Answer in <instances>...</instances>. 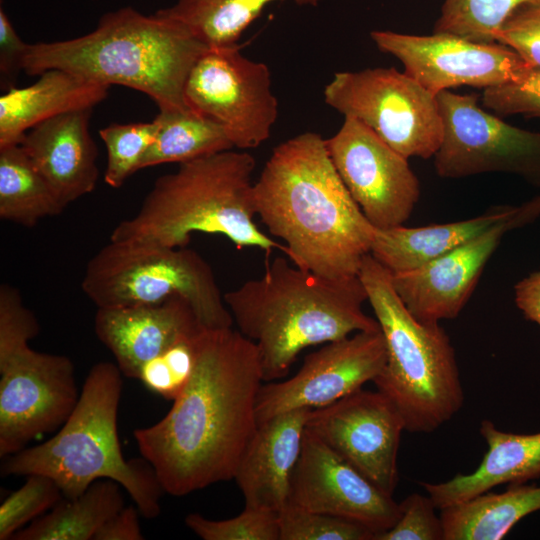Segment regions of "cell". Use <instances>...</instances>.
Masks as SVG:
<instances>
[{"mask_svg":"<svg viewBox=\"0 0 540 540\" xmlns=\"http://www.w3.org/2000/svg\"><path fill=\"white\" fill-rule=\"evenodd\" d=\"M184 96L190 109L220 124L239 149L265 142L278 117L268 66L243 56L238 43L209 47L193 65Z\"/></svg>","mask_w":540,"mask_h":540,"instance_id":"obj_11","label":"cell"},{"mask_svg":"<svg viewBox=\"0 0 540 540\" xmlns=\"http://www.w3.org/2000/svg\"><path fill=\"white\" fill-rule=\"evenodd\" d=\"M154 119L157 134L139 170L163 163L180 164L234 147L220 124L193 110H159Z\"/></svg>","mask_w":540,"mask_h":540,"instance_id":"obj_27","label":"cell"},{"mask_svg":"<svg viewBox=\"0 0 540 540\" xmlns=\"http://www.w3.org/2000/svg\"><path fill=\"white\" fill-rule=\"evenodd\" d=\"M185 524L203 540H279L278 513L266 509L244 507L238 516L224 520L191 513Z\"/></svg>","mask_w":540,"mask_h":540,"instance_id":"obj_35","label":"cell"},{"mask_svg":"<svg viewBox=\"0 0 540 540\" xmlns=\"http://www.w3.org/2000/svg\"><path fill=\"white\" fill-rule=\"evenodd\" d=\"M327 105L372 130L406 157H434L443 137L437 95L394 67L338 72L324 88Z\"/></svg>","mask_w":540,"mask_h":540,"instance_id":"obj_9","label":"cell"},{"mask_svg":"<svg viewBox=\"0 0 540 540\" xmlns=\"http://www.w3.org/2000/svg\"><path fill=\"white\" fill-rule=\"evenodd\" d=\"M532 0H443L433 33L492 44L508 17Z\"/></svg>","mask_w":540,"mask_h":540,"instance_id":"obj_30","label":"cell"},{"mask_svg":"<svg viewBox=\"0 0 540 540\" xmlns=\"http://www.w3.org/2000/svg\"><path fill=\"white\" fill-rule=\"evenodd\" d=\"M58 484L48 476L31 474L0 505V540L12 539L23 527L51 510L62 498Z\"/></svg>","mask_w":540,"mask_h":540,"instance_id":"obj_32","label":"cell"},{"mask_svg":"<svg viewBox=\"0 0 540 540\" xmlns=\"http://www.w3.org/2000/svg\"><path fill=\"white\" fill-rule=\"evenodd\" d=\"M204 328L188 302L172 296L162 303L97 308L94 330L128 378H138L143 364Z\"/></svg>","mask_w":540,"mask_h":540,"instance_id":"obj_19","label":"cell"},{"mask_svg":"<svg viewBox=\"0 0 540 540\" xmlns=\"http://www.w3.org/2000/svg\"><path fill=\"white\" fill-rule=\"evenodd\" d=\"M255 166L250 153L232 150L180 163L154 182L138 212L117 224L110 240L183 248L192 233L202 232L223 235L237 248L285 252L254 222Z\"/></svg>","mask_w":540,"mask_h":540,"instance_id":"obj_5","label":"cell"},{"mask_svg":"<svg viewBox=\"0 0 540 540\" xmlns=\"http://www.w3.org/2000/svg\"><path fill=\"white\" fill-rule=\"evenodd\" d=\"M256 344L240 331L204 329L192 376L168 413L134 430L164 492L181 497L232 480L258 422L263 382Z\"/></svg>","mask_w":540,"mask_h":540,"instance_id":"obj_1","label":"cell"},{"mask_svg":"<svg viewBox=\"0 0 540 540\" xmlns=\"http://www.w3.org/2000/svg\"><path fill=\"white\" fill-rule=\"evenodd\" d=\"M200 333L177 342L147 361L141 367L137 379L150 392L166 400L174 401L192 376L196 362L197 339Z\"/></svg>","mask_w":540,"mask_h":540,"instance_id":"obj_33","label":"cell"},{"mask_svg":"<svg viewBox=\"0 0 540 540\" xmlns=\"http://www.w3.org/2000/svg\"><path fill=\"white\" fill-rule=\"evenodd\" d=\"M92 109L60 114L31 128L19 144L66 208L97 183V146L89 133Z\"/></svg>","mask_w":540,"mask_h":540,"instance_id":"obj_20","label":"cell"},{"mask_svg":"<svg viewBox=\"0 0 540 540\" xmlns=\"http://www.w3.org/2000/svg\"><path fill=\"white\" fill-rule=\"evenodd\" d=\"M515 206H497L466 220L420 227L375 228L370 254L392 274L410 271L466 244L511 217Z\"/></svg>","mask_w":540,"mask_h":540,"instance_id":"obj_24","label":"cell"},{"mask_svg":"<svg viewBox=\"0 0 540 540\" xmlns=\"http://www.w3.org/2000/svg\"><path fill=\"white\" fill-rule=\"evenodd\" d=\"M386 344L387 359L372 381L400 413L405 430L431 433L464 404L455 350L439 323L418 320L394 290L391 272L370 253L359 272Z\"/></svg>","mask_w":540,"mask_h":540,"instance_id":"obj_7","label":"cell"},{"mask_svg":"<svg viewBox=\"0 0 540 540\" xmlns=\"http://www.w3.org/2000/svg\"><path fill=\"white\" fill-rule=\"evenodd\" d=\"M28 44L15 31L7 14L0 8V84L3 91L15 87Z\"/></svg>","mask_w":540,"mask_h":540,"instance_id":"obj_40","label":"cell"},{"mask_svg":"<svg viewBox=\"0 0 540 540\" xmlns=\"http://www.w3.org/2000/svg\"><path fill=\"white\" fill-rule=\"evenodd\" d=\"M481 101L498 115L540 118V69L530 68L518 80L484 89Z\"/></svg>","mask_w":540,"mask_h":540,"instance_id":"obj_36","label":"cell"},{"mask_svg":"<svg viewBox=\"0 0 540 540\" xmlns=\"http://www.w3.org/2000/svg\"><path fill=\"white\" fill-rule=\"evenodd\" d=\"M325 143L341 180L375 228L400 226L409 219L420 183L406 157L351 117H344Z\"/></svg>","mask_w":540,"mask_h":540,"instance_id":"obj_13","label":"cell"},{"mask_svg":"<svg viewBox=\"0 0 540 540\" xmlns=\"http://www.w3.org/2000/svg\"><path fill=\"white\" fill-rule=\"evenodd\" d=\"M110 86L62 69L46 70L33 84L0 96V148L19 145L34 126L63 113L92 109Z\"/></svg>","mask_w":540,"mask_h":540,"instance_id":"obj_23","label":"cell"},{"mask_svg":"<svg viewBox=\"0 0 540 540\" xmlns=\"http://www.w3.org/2000/svg\"><path fill=\"white\" fill-rule=\"evenodd\" d=\"M392 496L305 428L288 505L360 523L375 533V540L400 517V504Z\"/></svg>","mask_w":540,"mask_h":540,"instance_id":"obj_17","label":"cell"},{"mask_svg":"<svg viewBox=\"0 0 540 540\" xmlns=\"http://www.w3.org/2000/svg\"><path fill=\"white\" fill-rule=\"evenodd\" d=\"M256 215L285 241L298 268L329 279L359 276L375 227L341 180L315 132L276 146L253 184Z\"/></svg>","mask_w":540,"mask_h":540,"instance_id":"obj_2","label":"cell"},{"mask_svg":"<svg viewBox=\"0 0 540 540\" xmlns=\"http://www.w3.org/2000/svg\"><path fill=\"white\" fill-rule=\"evenodd\" d=\"M287 0H177L156 11L190 30L208 47L237 44L244 31L269 4ZM299 6H317L322 0H289Z\"/></svg>","mask_w":540,"mask_h":540,"instance_id":"obj_28","label":"cell"},{"mask_svg":"<svg viewBox=\"0 0 540 540\" xmlns=\"http://www.w3.org/2000/svg\"><path fill=\"white\" fill-rule=\"evenodd\" d=\"M400 504V517L375 540H444L440 516L432 499L419 493L407 496Z\"/></svg>","mask_w":540,"mask_h":540,"instance_id":"obj_37","label":"cell"},{"mask_svg":"<svg viewBox=\"0 0 540 540\" xmlns=\"http://www.w3.org/2000/svg\"><path fill=\"white\" fill-rule=\"evenodd\" d=\"M39 323L23 303L19 291L8 284L0 286V354L29 344L39 333Z\"/></svg>","mask_w":540,"mask_h":540,"instance_id":"obj_39","label":"cell"},{"mask_svg":"<svg viewBox=\"0 0 540 540\" xmlns=\"http://www.w3.org/2000/svg\"><path fill=\"white\" fill-rule=\"evenodd\" d=\"M310 412L296 409L257 425L233 478L245 507L279 513L286 506Z\"/></svg>","mask_w":540,"mask_h":540,"instance_id":"obj_21","label":"cell"},{"mask_svg":"<svg viewBox=\"0 0 540 540\" xmlns=\"http://www.w3.org/2000/svg\"><path fill=\"white\" fill-rule=\"evenodd\" d=\"M444 540H500L527 515L540 511V486L510 484L440 509Z\"/></svg>","mask_w":540,"mask_h":540,"instance_id":"obj_25","label":"cell"},{"mask_svg":"<svg viewBox=\"0 0 540 540\" xmlns=\"http://www.w3.org/2000/svg\"><path fill=\"white\" fill-rule=\"evenodd\" d=\"M81 288L97 308L154 305L177 295L206 329L234 322L212 268L186 247L110 240L87 263Z\"/></svg>","mask_w":540,"mask_h":540,"instance_id":"obj_8","label":"cell"},{"mask_svg":"<svg viewBox=\"0 0 540 540\" xmlns=\"http://www.w3.org/2000/svg\"><path fill=\"white\" fill-rule=\"evenodd\" d=\"M209 47L182 24L131 7L105 13L83 36L28 44L23 71L39 76L62 69L103 85H122L150 96L159 110H192L184 87Z\"/></svg>","mask_w":540,"mask_h":540,"instance_id":"obj_4","label":"cell"},{"mask_svg":"<svg viewBox=\"0 0 540 540\" xmlns=\"http://www.w3.org/2000/svg\"><path fill=\"white\" fill-rule=\"evenodd\" d=\"M74 365L29 344L0 354V456L59 429L79 399Z\"/></svg>","mask_w":540,"mask_h":540,"instance_id":"obj_12","label":"cell"},{"mask_svg":"<svg viewBox=\"0 0 540 540\" xmlns=\"http://www.w3.org/2000/svg\"><path fill=\"white\" fill-rule=\"evenodd\" d=\"M121 485L110 479L91 484L76 498H62L49 512L18 531L13 540H90L125 505Z\"/></svg>","mask_w":540,"mask_h":540,"instance_id":"obj_26","label":"cell"},{"mask_svg":"<svg viewBox=\"0 0 540 540\" xmlns=\"http://www.w3.org/2000/svg\"><path fill=\"white\" fill-rule=\"evenodd\" d=\"M477 94H437L443 137L436 174L459 179L484 173L519 176L540 187V132L513 126L485 111Z\"/></svg>","mask_w":540,"mask_h":540,"instance_id":"obj_10","label":"cell"},{"mask_svg":"<svg viewBox=\"0 0 540 540\" xmlns=\"http://www.w3.org/2000/svg\"><path fill=\"white\" fill-rule=\"evenodd\" d=\"M509 219L423 266L391 273L394 290L409 312L427 323L455 319L503 236L510 231Z\"/></svg>","mask_w":540,"mask_h":540,"instance_id":"obj_18","label":"cell"},{"mask_svg":"<svg viewBox=\"0 0 540 540\" xmlns=\"http://www.w3.org/2000/svg\"><path fill=\"white\" fill-rule=\"evenodd\" d=\"M122 372L112 362L93 365L71 414L50 439L5 457L3 476L41 474L53 479L65 498H76L97 480L110 479L126 490L140 515L160 513L164 492L145 460H126L117 417Z\"/></svg>","mask_w":540,"mask_h":540,"instance_id":"obj_6","label":"cell"},{"mask_svg":"<svg viewBox=\"0 0 540 540\" xmlns=\"http://www.w3.org/2000/svg\"><path fill=\"white\" fill-rule=\"evenodd\" d=\"M386 359L381 329L359 331L325 343L305 357L291 378L262 384L257 397V422L296 409L330 405L373 381Z\"/></svg>","mask_w":540,"mask_h":540,"instance_id":"obj_15","label":"cell"},{"mask_svg":"<svg viewBox=\"0 0 540 540\" xmlns=\"http://www.w3.org/2000/svg\"><path fill=\"white\" fill-rule=\"evenodd\" d=\"M479 433L487 444L482 461L469 474H456L441 483L419 482L437 509H443L490 491L502 484H523L540 478V432L502 431L482 420Z\"/></svg>","mask_w":540,"mask_h":540,"instance_id":"obj_22","label":"cell"},{"mask_svg":"<svg viewBox=\"0 0 540 540\" xmlns=\"http://www.w3.org/2000/svg\"><path fill=\"white\" fill-rule=\"evenodd\" d=\"M306 430L317 436L387 494L398 483V451L404 421L378 390L362 388L311 410Z\"/></svg>","mask_w":540,"mask_h":540,"instance_id":"obj_16","label":"cell"},{"mask_svg":"<svg viewBox=\"0 0 540 540\" xmlns=\"http://www.w3.org/2000/svg\"><path fill=\"white\" fill-rule=\"evenodd\" d=\"M538 217H540V194L519 206H515L508 221L509 230H515L531 224Z\"/></svg>","mask_w":540,"mask_h":540,"instance_id":"obj_43","label":"cell"},{"mask_svg":"<svg viewBox=\"0 0 540 540\" xmlns=\"http://www.w3.org/2000/svg\"><path fill=\"white\" fill-rule=\"evenodd\" d=\"M223 297L238 331L256 344L267 382L286 376L307 347L380 329L363 311L368 297L359 276L329 279L282 257Z\"/></svg>","mask_w":540,"mask_h":540,"instance_id":"obj_3","label":"cell"},{"mask_svg":"<svg viewBox=\"0 0 540 540\" xmlns=\"http://www.w3.org/2000/svg\"><path fill=\"white\" fill-rule=\"evenodd\" d=\"M514 299L525 319L540 327V268L516 283Z\"/></svg>","mask_w":540,"mask_h":540,"instance_id":"obj_42","label":"cell"},{"mask_svg":"<svg viewBox=\"0 0 540 540\" xmlns=\"http://www.w3.org/2000/svg\"><path fill=\"white\" fill-rule=\"evenodd\" d=\"M496 42L512 49L532 69H540V0L518 7L496 34Z\"/></svg>","mask_w":540,"mask_h":540,"instance_id":"obj_38","label":"cell"},{"mask_svg":"<svg viewBox=\"0 0 540 540\" xmlns=\"http://www.w3.org/2000/svg\"><path fill=\"white\" fill-rule=\"evenodd\" d=\"M377 48L396 57L404 72L431 93L469 86L488 89L521 78L529 69L509 47L449 35L370 34Z\"/></svg>","mask_w":540,"mask_h":540,"instance_id":"obj_14","label":"cell"},{"mask_svg":"<svg viewBox=\"0 0 540 540\" xmlns=\"http://www.w3.org/2000/svg\"><path fill=\"white\" fill-rule=\"evenodd\" d=\"M65 207L20 145L0 148V217L25 227Z\"/></svg>","mask_w":540,"mask_h":540,"instance_id":"obj_29","label":"cell"},{"mask_svg":"<svg viewBox=\"0 0 540 540\" xmlns=\"http://www.w3.org/2000/svg\"><path fill=\"white\" fill-rule=\"evenodd\" d=\"M139 514L136 506H124L98 530L93 540L144 539Z\"/></svg>","mask_w":540,"mask_h":540,"instance_id":"obj_41","label":"cell"},{"mask_svg":"<svg viewBox=\"0 0 540 540\" xmlns=\"http://www.w3.org/2000/svg\"><path fill=\"white\" fill-rule=\"evenodd\" d=\"M158 123H112L101 130L107 151L104 181L113 188L121 187L125 181L139 170V164L155 139Z\"/></svg>","mask_w":540,"mask_h":540,"instance_id":"obj_31","label":"cell"},{"mask_svg":"<svg viewBox=\"0 0 540 540\" xmlns=\"http://www.w3.org/2000/svg\"><path fill=\"white\" fill-rule=\"evenodd\" d=\"M279 540H374L366 526L286 505L278 513Z\"/></svg>","mask_w":540,"mask_h":540,"instance_id":"obj_34","label":"cell"}]
</instances>
